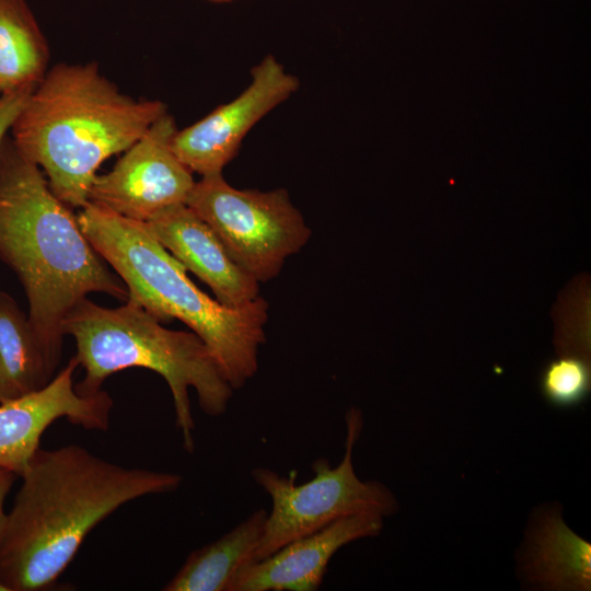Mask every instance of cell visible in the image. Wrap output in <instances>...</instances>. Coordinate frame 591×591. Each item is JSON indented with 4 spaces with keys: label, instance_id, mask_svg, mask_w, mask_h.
I'll return each instance as SVG.
<instances>
[{
    "label": "cell",
    "instance_id": "cell-6",
    "mask_svg": "<svg viewBox=\"0 0 591 591\" xmlns=\"http://www.w3.org/2000/svg\"><path fill=\"white\" fill-rule=\"evenodd\" d=\"M347 437L344 459L332 466L324 457L312 463L314 477L297 484V472L280 475L268 467H256L251 476L269 495L271 510L254 561L260 560L289 542L313 533L329 523L352 514L392 515L397 509L394 495L381 483L358 478L352 465V448L362 428L359 410L346 415Z\"/></svg>",
    "mask_w": 591,
    "mask_h": 591
},
{
    "label": "cell",
    "instance_id": "cell-9",
    "mask_svg": "<svg viewBox=\"0 0 591 591\" xmlns=\"http://www.w3.org/2000/svg\"><path fill=\"white\" fill-rule=\"evenodd\" d=\"M251 73V83L239 96L174 135L172 149L193 173H222L247 132L300 86L299 79L271 55Z\"/></svg>",
    "mask_w": 591,
    "mask_h": 591
},
{
    "label": "cell",
    "instance_id": "cell-22",
    "mask_svg": "<svg viewBox=\"0 0 591 591\" xmlns=\"http://www.w3.org/2000/svg\"><path fill=\"white\" fill-rule=\"evenodd\" d=\"M1 94H2V93H1V91H0V96H1Z\"/></svg>",
    "mask_w": 591,
    "mask_h": 591
},
{
    "label": "cell",
    "instance_id": "cell-17",
    "mask_svg": "<svg viewBox=\"0 0 591 591\" xmlns=\"http://www.w3.org/2000/svg\"><path fill=\"white\" fill-rule=\"evenodd\" d=\"M538 384L543 397L551 405L558 408L575 407L590 394V364L581 355H563L544 366Z\"/></svg>",
    "mask_w": 591,
    "mask_h": 591
},
{
    "label": "cell",
    "instance_id": "cell-10",
    "mask_svg": "<svg viewBox=\"0 0 591 591\" xmlns=\"http://www.w3.org/2000/svg\"><path fill=\"white\" fill-rule=\"evenodd\" d=\"M78 362L70 359L45 386L24 396L0 403V467L19 477L39 449L45 430L56 420L86 430L97 428L105 415L101 395H81L74 389Z\"/></svg>",
    "mask_w": 591,
    "mask_h": 591
},
{
    "label": "cell",
    "instance_id": "cell-8",
    "mask_svg": "<svg viewBox=\"0 0 591 591\" xmlns=\"http://www.w3.org/2000/svg\"><path fill=\"white\" fill-rule=\"evenodd\" d=\"M176 131L174 117L169 113L161 116L109 172L95 176L89 201L139 222L185 204L195 181L172 149Z\"/></svg>",
    "mask_w": 591,
    "mask_h": 591
},
{
    "label": "cell",
    "instance_id": "cell-13",
    "mask_svg": "<svg viewBox=\"0 0 591 591\" xmlns=\"http://www.w3.org/2000/svg\"><path fill=\"white\" fill-rule=\"evenodd\" d=\"M257 509L218 540L193 551L164 591H230L236 575L254 561L267 518Z\"/></svg>",
    "mask_w": 591,
    "mask_h": 591
},
{
    "label": "cell",
    "instance_id": "cell-4",
    "mask_svg": "<svg viewBox=\"0 0 591 591\" xmlns=\"http://www.w3.org/2000/svg\"><path fill=\"white\" fill-rule=\"evenodd\" d=\"M77 217L95 251L127 287V302L161 323L177 318L186 324L204 341L233 390L254 376L268 318V303L260 296L241 306L221 304L188 278L186 268L144 222L91 201Z\"/></svg>",
    "mask_w": 591,
    "mask_h": 591
},
{
    "label": "cell",
    "instance_id": "cell-18",
    "mask_svg": "<svg viewBox=\"0 0 591 591\" xmlns=\"http://www.w3.org/2000/svg\"><path fill=\"white\" fill-rule=\"evenodd\" d=\"M38 84V83H37ZM36 85L23 88L0 96V146Z\"/></svg>",
    "mask_w": 591,
    "mask_h": 591
},
{
    "label": "cell",
    "instance_id": "cell-21",
    "mask_svg": "<svg viewBox=\"0 0 591 591\" xmlns=\"http://www.w3.org/2000/svg\"><path fill=\"white\" fill-rule=\"evenodd\" d=\"M0 591H8V589L0 582Z\"/></svg>",
    "mask_w": 591,
    "mask_h": 591
},
{
    "label": "cell",
    "instance_id": "cell-5",
    "mask_svg": "<svg viewBox=\"0 0 591 591\" xmlns=\"http://www.w3.org/2000/svg\"><path fill=\"white\" fill-rule=\"evenodd\" d=\"M62 332L74 338L79 366L85 375L74 385L81 395L102 391V384L115 372L144 368L167 383L175 410V422L183 447L195 448L189 387L202 412L217 417L225 413L233 389L204 341L194 332L162 326L142 308L126 301L108 309L82 299L62 323Z\"/></svg>",
    "mask_w": 591,
    "mask_h": 591
},
{
    "label": "cell",
    "instance_id": "cell-15",
    "mask_svg": "<svg viewBox=\"0 0 591 591\" xmlns=\"http://www.w3.org/2000/svg\"><path fill=\"white\" fill-rule=\"evenodd\" d=\"M526 571L547 589L589 591L591 545L558 514H544L532 533Z\"/></svg>",
    "mask_w": 591,
    "mask_h": 591
},
{
    "label": "cell",
    "instance_id": "cell-19",
    "mask_svg": "<svg viewBox=\"0 0 591 591\" xmlns=\"http://www.w3.org/2000/svg\"><path fill=\"white\" fill-rule=\"evenodd\" d=\"M18 477L19 476L15 473L7 468L0 467V540L2 537L7 521L4 502Z\"/></svg>",
    "mask_w": 591,
    "mask_h": 591
},
{
    "label": "cell",
    "instance_id": "cell-12",
    "mask_svg": "<svg viewBox=\"0 0 591 591\" xmlns=\"http://www.w3.org/2000/svg\"><path fill=\"white\" fill-rule=\"evenodd\" d=\"M144 223L221 304L241 306L259 297V283L232 260L213 230L186 204L164 208Z\"/></svg>",
    "mask_w": 591,
    "mask_h": 591
},
{
    "label": "cell",
    "instance_id": "cell-7",
    "mask_svg": "<svg viewBox=\"0 0 591 591\" xmlns=\"http://www.w3.org/2000/svg\"><path fill=\"white\" fill-rule=\"evenodd\" d=\"M185 204L217 234L229 256L258 283L275 278L311 236L286 189H239L216 173L195 182Z\"/></svg>",
    "mask_w": 591,
    "mask_h": 591
},
{
    "label": "cell",
    "instance_id": "cell-1",
    "mask_svg": "<svg viewBox=\"0 0 591 591\" xmlns=\"http://www.w3.org/2000/svg\"><path fill=\"white\" fill-rule=\"evenodd\" d=\"M20 477L0 540V582L8 591L50 589L100 522L183 482L179 474L121 466L78 444L39 448Z\"/></svg>",
    "mask_w": 591,
    "mask_h": 591
},
{
    "label": "cell",
    "instance_id": "cell-3",
    "mask_svg": "<svg viewBox=\"0 0 591 591\" xmlns=\"http://www.w3.org/2000/svg\"><path fill=\"white\" fill-rule=\"evenodd\" d=\"M166 113L160 100L124 93L96 62H60L32 91L9 135L45 172L53 193L70 208H82L101 164Z\"/></svg>",
    "mask_w": 591,
    "mask_h": 591
},
{
    "label": "cell",
    "instance_id": "cell-16",
    "mask_svg": "<svg viewBox=\"0 0 591 591\" xmlns=\"http://www.w3.org/2000/svg\"><path fill=\"white\" fill-rule=\"evenodd\" d=\"M50 53L25 0H0V91L37 85L48 70Z\"/></svg>",
    "mask_w": 591,
    "mask_h": 591
},
{
    "label": "cell",
    "instance_id": "cell-2",
    "mask_svg": "<svg viewBox=\"0 0 591 591\" xmlns=\"http://www.w3.org/2000/svg\"><path fill=\"white\" fill-rule=\"evenodd\" d=\"M0 259L25 291L28 320L54 369L61 359L62 323L79 301L91 292L125 302L128 297L78 217L9 134L0 146Z\"/></svg>",
    "mask_w": 591,
    "mask_h": 591
},
{
    "label": "cell",
    "instance_id": "cell-14",
    "mask_svg": "<svg viewBox=\"0 0 591 591\" xmlns=\"http://www.w3.org/2000/svg\"><path fill=\"white\" fill-rule=\"evenodd\" d=\"M55 371L28 316L0 291V403L42 389Z\"/></svg>",
    "mask_w": 591,
    "mask_h": 591
},
{
    "label": "cell",
    "instance_id": "cell-20",
    "mask_svg": "<svg viewBox=\"0 0 591 591\" xmlns=\"http://www.w3.org/2000/svg\"><path fill=\"white\" fill-rule=\"evenodd\" d=\"M208 1L216 2V3H228V2H232L234 0H208Z\"/></svg>",
    "mask_w": 591,
    "mask_h": 591
},
{
    "label": "cell",
    "instance_id": "cell-11",
    "mask_svg": "<svg viewBox=\"0 0 591 591\" xmlns=\"http://www.w3.org/2000/svg\"><path fill=\"white\" fill-rule=\"evenodd\" d=\"M382 529L383 517L375 513L340 518L248 564L236 575L230 591H315L339 548L375 536Z\"/></svg>",
    "mask_w": 591,
    "mask_h": 591
}]
</instances>
